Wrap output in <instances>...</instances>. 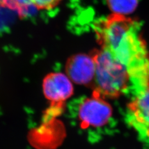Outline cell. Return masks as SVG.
<instances>
[{
	"instance_id": "6da1fadb",
	"label": "cell",
	"mask_w": 149,
	"mask_h": 149,
	"mask_svg": "<svg viewBox=\"0 0 149 149\" xmlns=\"http://www.w3.org/2000/svg\"><path fill=\"white\" fill-rule=\"evenodd\" d=\"M95 32L101 49L126 68L138 90L149 83V52L139 22L118 14L97 22Z\"/></svg>"
},
{
	"instance_id": "7a4b0ae2",
	"label": "cell",
	"mask_w": 149,
	"mask_h": 149,
	"mask_svg": "<svg viewBox=\"0 0 149 149\" xmlns=\"http://www.w3.org/2000/svg\"><path fill=\"white\" fill-rule=\"evenodd\" d=\"M91 54L96 65L91 85L93 92L104 99L118 98L127 89L130 81L126 68L104 50H95Z\"/></svg>"
},
{
	"instance_id": "3957f363",
	"label": "cell",
	"mask_w": 149,
	"mask_h": 149,
	"mask_svg": "<svg viewBox=\"0 0 149 149\" xmlns=\"http://www.w3.org/2000/svg\"><path fill=\"white\" fill-rule=\"evenodd\" d=\"M113 109L104 98L95 93L84 100L79 106L78 118L83 128L99 127L108 123Z\"/></svg>"
},
{
	"instance_id": "277c9868",
	"label": "cell",
	"mask_w": 149,
	"mask_h": 149,
	"mask_svg": "<svg viewBox=\"0 0 149 149\" xmlns=\"http://www.w3.org/2000/svg\"><path fill=\"white\" fill-rule=\"evenodd\" d=\"M126 120L140 135L149 138V83L128 104Z\"/></svg>"
},
{
	"instance_id": "5b68a950",
	"label": "cell",
	"mask_w": 149,
	"mask_h": 149,
	"mask_svg": "<svg viewBox=\"0 0 149 149\" xmlns=\"http://www.w3.org/2000/svg\"><path fill=\"white\" fill-rule=\"evenodd\" d=\"M42 89L45 98L52 106L64 107L65 102L73 95L72 81L66 74L53 72L48 74L43 80Z\"/></svg>"
},
{
	"instance_id": "8992f818",
	"label": "cell",
	"mask_w": 149,
	"mask_h": 149,
	"mask_svg": "<svg viewBox=\"0 0 149 149\" xmlns=\"http://www.w3.org/2000/svg\"><path fill=\"white\" fill-rule=\"evenodd\" d=\"M65 69L72 82L79 85H90L95 78V62L91 54L73 55L67 60Z\"/></svg>"
},
{
	"instance_id": "52a82bcc",
	"label": "cell",
	"mask_w": 149,
	"mask_h": 149,
	"mask_svg": "<svg viewBox=\"0 0 149 149\" xmlns=\"http://www.w3.org/2000/svg\"><path fill=\"white\" fill-rule=\"evenodd\" d=\"M62 0H3V6L15 10L20 16H24L30 8L38 10H51Z\"/></svg>"
},
{
	"instance_id": "ba28073f",
	"label": "cell",
	"mask_w": 149,
	"mask_h": 149,
	"mask_svg": "<svg viewBox=\"0 0 149 149\" xmlns=\"http://www.w3.org/2000/svg\"><path fill=\"white\" fill-rule=\"evenodd\" d=\"M107 2L114 14L124 16L132 13L138 4V0H107Z\"/></svg>"
},
{
	"instance_id": "9c48e42d",
	"label": "cell",
	"mask_w": 149,
	"mask_h": 149,
	"mask_svg": "<svg viewBox=\"0 0 149 149\" xmlns=\"http://www.w3.org/2000/svg\"><path fill=\"white\" fill-rule=\"evenodd\" d=\"M3 6V0H0V7Z\"/></svg>"
}]
</instances>
